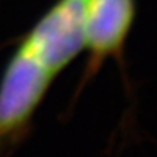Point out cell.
I'll return each instance as SVG.
<instances>
[{
    "label": "cell",
    "instance_id": "obj_3",
    "mask_svg": "<svg viewBox=\"0 0 157 157\" xmlns=\"http://www.w3.org/2000/svg\"><path fill=\"white\" fill-rule=\"evenodd\" d=\"M132 19L134 0H90L84 31L89 61L80 86L101 70L106 58L121 56Z\"/></svg>",
    "mask_w": 157,
    "mask_h": 157
},
{
    "label": "cell",
    "instance_id": "obj_1",
    "mask_svg": "<svg viewBox=\"0 0 157 157\" xmlns=\"http://www.w3.org/2000/svg\"><path fill=\"white\" fill-rule=\"evenodd\" d=\"M54 78L21 44L0 78V157L28 131Z\"/></svg>",
    "mask_w": 157,
    "mask_h": 157
},
{
    "label": "cell",
    "instance_id": "obj_2",
    "mask_svg": "<svg viewBox=\"0 0 157 157\" xmlns=\"http://www.w3.org/2000/svg\"><path fill=\"white\" fill-rule=\"evenodd\" d=\"M90 0H60L22 45L54 77L84 48L86 17Z\"/></svg>",
    "mask_w": 157,
    "mask_h": 157
}]
</instances>
